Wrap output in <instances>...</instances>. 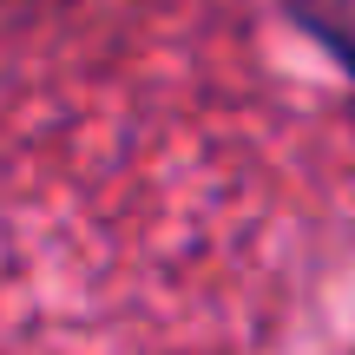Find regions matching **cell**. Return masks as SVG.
<instances>
[{"mask_svg":"<svg viewBox=\"0 0 355 355\" xmlns=\"http://www.w3.org/2000/svg\"><path fill=\"white\" fill-rule=\"evenodd\" d=\"M296 13H303L309 33L355 73V0H296Z\"/></svg>","mask_w":355,"mask_h":355,"instance_id":"cell-1","label":"cell"}]
</instances>
